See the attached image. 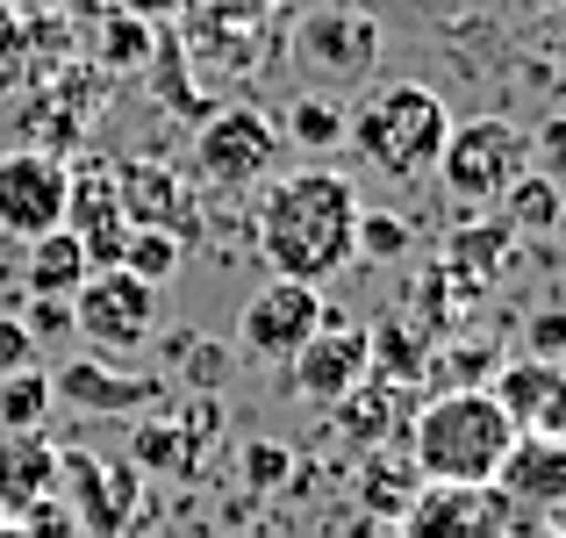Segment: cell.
<instances>
[{
	"label": "cell",
	"instance_id": "cell-35",
	"mask_svg": "<svg viewBox=\"0 0 566 538\" xmlns=\"http://www.w3.org/2000/svg\"><path fill=\"white\" fill-rule=\"evenodd\" d=\"M29 538H80V525H72V510H65V496H43V503H29L22 517H14Z\"/></svg>",
	"mask_w": 566,
	"mask_h": 538
},
{
	"label": "cell",
	"instance_id": "cell-42",
	"mask_svg": "<svg viewBox=\"0 0 566 538\" xmlns=\"http://www.w3.org/2000/svg\"><path fill=\"white\" fill-rule=\"evenodd\" d=\"M559 8H566V0H559Z\"/></svg>",
	"mask_w": 566,
	"mask_h": 538
},
{
	"label": "cell",
	"instance_id": "cell-27",
	"mask_svg": "<svg viewBox=\"0 0 566 538\" xmlns=\"http://www.w3.org/2000/svg\"><path fill=\"white\" fill-rule=\"evenodd\" d=\"M123 266L137 280H151V288H172V280H180V266H187V237H172V230H129Z\"/></svg>",
	"mask_w": 566,
	"mask_h": 538
},
{
	"label": "cell",
	"instance_id": "cell-29",
	"mask_svg": "<svg viewBox=\"0 0 566 538\" xmlns=\"http://www.w3.org/2000/svg\"><path fill=\"white\" fill-rule=\"evenodd\" d=\"M416 251V230L409 216H395V208H359V259L366 266H395Z\"/></svg>",
	"mask_w": 566,
	"mask_h": 538
},
{
	"label": "cell",
	"instance_id": "cell-7",
	"mask_svg": "<svg viewBox=\"0 0 566 538\" xmlns=\"http://www.w3.org/2000/svg\"><path fill=\"white\" fill-rule=\"evenodd\" d=\"M57 496H65L80 538H123L129 517L144 503V474L129 459H101V453H57Z\"/></svg>",
	"mask_w": 566,
	"mask_h": 538
},
{
	"label": "cell",
	"instance_id": "cell-13",
	"mask_svg": "<svg viewBox=\"0 0 566 538\" xmlns=\"http://www.w3.org/2000/svg\"><path fill=\"white\" fill-rule=\"evenodd\" d=\"M409 538H510V496L495 482L488 488H444L430 482V496L416 488V503L401 510Z\"/></svg>",
	"mask_w": 566,
	"mask_h": 538
},
{
	"label": "cell",
	"instance_id": "cell-8",
	"mask_svg": "<svg viewBox=\"0 0 566 538\" xmlns=\"http://www.w3.org/2000/svg\"><path fill=\"white\" fill-rule=\"evenodd\" d=\"M323 317H331L323 288H308V280H280V273H273L244 309H237V345H244L251 359H273V366H287V359L323 331Z\"/></svg>",
	"mask_w": 566,
	"mask_h": 538
},
{
	"label": "cell",
	"instance_id": "cell-19",
	"mask_svg": "<svg viewBox=\"0 0 566 538\" xmlns=\"http://www.w3.org/2000/svg\"><path fill=\"white\" fill-rule=\"evenodd\" d=\"M495 488L510 503H566V438H516L510 445V459H502V474H495Z\"/></svg>",
	"mask_w": 566,
	"mask_h": 538
},
{
	"label": "cell",
	"instance_id": "cell-37",
	"mask_svg": "<svg viewBox=\"0 0 566 538\" xmlns=\"http://www.w3.org/2000/svg\"><path fill=\"white\" fill-rule=\"evenodd\" d=\"M531 152L545 158L553 173H566V115H553V123H538V137H531Z\"/></svg>",
	"mask_w": 566,
	"mask_h": 538
},
{
	"label": "cell",
	"instance_id": "cell-20",
	"mask_svg": "<svg viewBox=\"0 0 566 538\" xmlns=\"http://www.w3.org/2000/svg\"><path fill=\"white\" fill-rule=\"evenodd\" d=\"M201 453H208V445H193L172 410H144V416H137V438H129V467H137V474L187 482V474L201 467Z\"/></svg>",
	"mask_w": 566,
	"mask_h": 538
},
{
	"label": "cell",
	"instance_id": "cell-12",
	"mask_svg": "<svg viewBox=\"0 0 566 538\" xmlns=\"http://www.w3.org/2000/svg\"><path fill=\"white\" fill-rule=\"evenodd\" d=\"M51 395L80 416H144V410H158L172 387L151 381V373H123V366H108V359H65V366L51 373Z\"/></svg>",
	"mask_w": 566,
	"mask_h": 538
},
{
	"label": "cell",
	"instance_id": "cell-10",
	"mask_svg": "<svg viewBox=\"0 0 566 538\" xmlns=\"http://www.w3.org/2000/svg\"><path fill=\"white\" fill-rule=\"evenodd\" d=\"M65 187H72V166L57 152H36V144H22V152H0V230L8 237H43L65 223Z\"/></svg>",
	"mask_w": 566,
	"mask_h": 538
},
{
	"label": "cell",
	"instance_id": "cell-5",
	"mask_svg": "<svg viewBox=\"0 0 566 538\" xmlns=\"http://www.w3.org/2000/svg\"><path fill=\"white\" fill-rule=\"evenodd\" d=\"M280 144L287 137H280V123L259 101H222V108H208L201 130H193V179H201V187H222V194H244L273 173Z\"/></svg>",
	"mask_w": 566,
	"mask_h": 538
},
{
	"label": "cell",
	"instance_id": "cell-26",
	"mask_svg": "<svg viewBox=\"0 0 566 538\" xmlns=\"http://www.w3.org/2000/svg\"><path fill=\"white\" fill-rule=\"evenodd\" d=\"M416 488H423V474H416L409 453H387V445H374V453H366V496H374V510L401 517V510L416 503Z\"/></svg>",
	"mask_w": 566,
	"mask_h": 538
},
{
	"label": "cell",
	"instance_id": "cell-41",
	"mask_svg": "<svg viewBox=\"0 0 566 538\" xmlns=\"http://www.w3.org/2000/svg\"><path fill=\"white\" fill-rule=\"evenodd\" d=\"M0 8H14V0H0Z\"/></svg>",
	"mask_w": 566,
	"mask_h": 538
},
{
	"label": "cell",
	"instance_id": "cell-30",
	"mask_svg": "<svg viewBox=\"0 0 566 538\" xmlns=\"http://www.w3.org/2000/svg\"><path fill=\"white\" fill-rule=\"evenodd\" d=\"M144 58H151V22L129 14V8H108L101 14V65L129 72V65H144Z\"/></svg>",
	"mask_w": 566,
	"mask_h": 538
},
{
	"label": "cell",
	"instance_id": "cell-23",
	"mask_svg": "<svg viewBox=\"0 0 566 538\" xmlns=\"http://www.w3.org/2000/svg\"><path fill=\"white\" fill-rule=\"evenodd\" d=\"M495 208H502V223H510L516 237H538V230H559V223H566V194H559V179H553V173H538V166L516 179V187L502 194Z\"/></svg>",
	"mask_w": 566,
	"mask_h": 538
},
{
	"label": "cell",
	"instance_id": "cell-1",
	"mask_svg": "<svg viewBox=\"0 0 566 538\" xmlns=\"http://www.w3.org/2000/svg\"><path fill=\"white\" fill-rule=\"evenodd\" d=\"M359 187L337 166H302L259 194L251 208V237H259L265 266L280 280H337L345 266H359Z\"/></svg>",
	"mask_w": 566,
	"mask_h": 538
},
{
	"label": "cell",
	"instance_id": "cell-6",
	"mask_svg": "<svg viewBox=\"0 0 566 538\" xmlns=\"http://www.w3.org/2000/svg\"><path fill=\"white\" fill-rule=\"evenodd\" d=\"M72 331L94 352H137L158 331V288L137 280L129 266H94L72 288Z\"/></svg>",
	"mask_w": 566,
	"mask_h": 538
},
{
	"label": "cell",
	"instance_id": "cell-40",
	"mask_svg": "<svg viewBox=\"0 0 566 538\" xmlns=\"http://www.w3.org/2000/svg\"><path fill=\"white\" fill-rule=\"evenodd\" d=\"M516 8H531V0H516Z\"/></svg>",
	"mask_w": 566,
	"mask_h": 538
},
{
	"label": "cell",
	"instance_id": "cell-11",
	"mask_svg": "<svg viewBox=\"0 0 566 538\" xmlns=\"http://www.w3.org/2000/svg\"><path fill=\"white\" fill-rule=\"evenodd\" d=\"M366 373H374V345H366V331L345 323V317H323V331L287 359V387L302 402H323V410H331L337 395H352Z\"/></svg>",
	"mask_w": 566,
	"mask_h": 538
},
{
	"label": "cell",
	"instance_id": "cell-33",
	"mask_svg": "<svg viewBox=\"0 0 566 538\" xmlns=\"http://www.w3.org/2000/svg\"><path fill=\"white\" fill-rule=\"evenodd\" d=\"M180 366H187V387H201V395H216L222 373H230V352L208 345V338H193V345H180Z\"/></svg>",
	"mask_w": 566,
	"mask_h": 538
},
{
	"label": "cell",
	"instance_id": "cell-38",
	"mask_svg": "<svg viewBox=\"0 0 566 538\" xmlns=\"http://www.w3.org/2000/svg\"><path fill=\"white\" fill-rule=\"evenodd\" d=\"M115 8L144 14V22H158V14H180V0H115Z\"/></svg>",
	"mask_w": 566,
	"mask_h": 538
},
{
	"label": "cell",
	"instance_id": "cell-36",
	"mask_svg": "<svg viewBox=\"0 0 566 538\" xmlns=\"http://www.w3.org/2000/svg\"><path fill=\"white\" fill-rule=\"evenodd\" d=\"M22 366H36V338L22 331V317H0V381Z\"/></svg>",
	"mask_w": 566,
	"mask_h": 538
},
{
	"label": "cell",
	"instance_id": "cell-9",
	"mask_svg": "<svg viewBox=\"0 0 566 538\" xmlns=\"http://www.w3.org/2000/svg\"><path fill=\"white\" fill-rule=\"evenodd\" d=\"M294 58L323 86H359L380 65V22L366 8H308L294 22Z\"/></svg>",
	"mask_w": 566,
	"mask_h": 538
},
{
	"label": "cell",
	"instance_id": "cell-3",
	"mask_svg": "<svg viewBox=\"0 0 566 538\" xmlns=\"http://www.w3.org/2000/svg\"><path fill=\"white\" fill-rule=\"evenodd\" d=\"M452 108L430 80H387L359 101V115L345 123V137L359 144V158L387 179H423L444 152Z\"/></svg>",
	"mask_w": 566,
	"mask_h": 538
},
{
	"label": "cell",
	"instance_id": "cell-16",
	"mask_svg": "<svg viewBox=\"0 0 566 538\" xmlns=\"http://www.w3.org/2000/svg\"><path fill=\"white\" fill-rule=\"evenodd\" d=\"M409 416H416V387L387 381V373H366L352 395H337V402H331L337 438H352L359 453H374V445H401Z\"/></svg>",
	"mask_w": 566,
	"mask_h": 538
},
{
	"label": "cell",
	"instance_id": "cell-34",
	"mask_svg": "<svg viewBox=\"0 0 566 538\" xmlns=\"http://www.w3.org/2000/svg\"><path fill=\"white\" fill-rule=\"evenodd\" d=\"M524 345H531V359L566 366V309H538V317L524 323Z\"/></svg>",
	"mask_w": 566,
	"mask_h": 538
},
{
	"label": "cell",
	"instance_id": "cell-32",
	"mask_svg": "<svg viewBox=\"0 0 566 538\" xmlns=\"http://www.w3.org/2000/svg\"><path fill=\"white\" fill-rule=\"evenodd\" d=\"M22 331L36 338V345H57V338H72V302H65V294H29Z\"/></svg>",
	"mask_w": 566,
	"mask_h": 538
},
{
	"label": "cell",
	"instance_id": "cell-31",
	"mask_svg": "<svg viewBox=\"0 0 566 538\" xmlns=\"http://www.w3.org/2000/svg\"><path fill=\"white\" fill-rule=\"evenodd\" d=\"M287 474H294V445L287 438H251L244 445V482L259 488V496H265V488H280Z\"/></svg>",
	"mask_w": 566,
	"mask_h": 538
},
{
	"label": "cell",
	"instance_id": "cell-15",
	"mask_svg": "<svg viewBox=\"0 0 566 538\" xmlns=\"http://www.w3.org/2000/svg\"><path fill=\"white\" fill-rule=\"evenodd\" d=\"M65 230L86 245V266H123L129 245V216L115 201V173L108 166H80L65 187Z\"/></svg>",
	"mask_w": 566,
	"mask_h": 538
},
{
	"label": "cell",
	"instance_id": "cell-25",
	"mask_svg": "<svg viewBox=\"0 0 566 538\" xmlns=\"http://www.w3.org/2000/svg\"><path fill=\"white\" fill-rule=\"evenodd\" d=\"M51 410H57V395H51V373L43 366H22L0 381V431H43Z\"/></svg>",
	"mask_w": 566,
	"mask_h": 538
},
{
	"label": "cell",
	"instance_id": "cell-17",
	"mask_svg": "<svg viewBox=\"0 0 566 538\" xmlns=\"http://www.w3.org/2000/svg\"><path fill=\"white\" fill-rule=\"evenodd\" d=\"M57 496V445L43 431H0V517Z\"/></svg>",
	"mask_w": 566,
	"mask_h": 538
},
{
	"label": "cell",
	"instance_id": "cell-39",
	"mask_svg": "<svg viewBox=\"0 0 566 538\" xmlns=\"http://www.w3.org/2000/svg\"><path fill=\"white\" fill-rule=\"evenodd\" d=\"M0 538H29L22 525H14V517H0Z\"/></svg>",
	"mask_w": 566,
	"mask_h": 538
},
{
	"label": "cell",
	"instance_id": "cell-22",
	"mask_svg": "<svg viewBox=\"0 0 566 538\" xmlns=\"http://www.w3.org/2000/svg\"><path fill=\"white\" fill-rule=\"evenodd\" d=\"M559 373H566V366H553V359H516V366H502V373H495V387H488V395L510 410V424H516V431H538V424H545V410H553Z\"/></svg>",
	"mask_w": 566,
	"mask_h": 538
},
{
	"label": "cell",
	"instance_id": "cell-14",
	"mask_svg": "<svg viewBox=\"0 0 566 538\" xmlns=\"http://www.w3.org/2000/svg\"><path fill=\"white\" fill-rule=\"evenodd\" d=\"M115 201H123L129 230H172V237H193V194L187 179L166 166V158H115Z\"/></svg>",
	"mask_w": 566,
	"mask_h": 538
},
{
	"label": "cell",
	"instance_id": "cell-21",
	"mask_svg": "<svg viewBox=\"0 0 566 538\" xmlns=\"http://www.w3.org/2000/svg\"><path fill=\"white\" fill-rule=\"evenodd\" d=\"M94 273L86 266V245L57 223V230H43V237H29V259H22V280H29V294H65L72 302V288Z\"/></svg>",
	"mask_w": 566,
	"mask_h": 538
},
{
	"label": "cell",
	"instance_id": "cell-18",
	"mask_svg": "<svg viewBox=\"0 0 566 538\" xmlns=\"http://www.w3.org/2000/svg\"><path fill=\"white\" fill-rule=\"evenodd\" d=\"M516 259V230L502 216H467L452 237H444V266L438 273H452L459 288H488V280H502V266Z\"/></svg>",
	"mask_w": 566,
	"mask_h": 538
},
{
	"label": "cell",
	"instance_id": "cell-4",
	"mask_svg": "<svg viewBox=\"0 0 566 538\" xmlns=\"http://www.w3.org/2000/svg\"><path fill=\"white\" fill-rule=\"evenodd\" d=\"M531 166H538V152H531L524 123H510V115H473V123L444 130V152H438V166H430V179H438L452 201L481 208V201H502Z\"/></svg>",
	"mask_w": 566,
	"mask_h": 538
},
{
	"label": "cell",
	"instance_id": "cell-24",
	"mask_svg": "<svg viewBox=\"0 0 566 538\" xmlns=\"http://www.w3.org/2000/svg\"><path fill=\"white\" fill-rule=\"evenodd\" d=\"M345 101L337 94H323V86H308V94H294V108H287V123H280V137H294L308 158H323V152H337L345 144Z\"/></svg>",
	"mask_w": 566,
	"mask_h": 538
},
{
	"label": "cell",
	"instance_id": "cell-28",
	"mask_svg": "<svg viewBox=\"0 0 566 538\" xmlns=\"http://www.w3.org/2000/svg\"><path fill=\"white\" fill-rule=\"evenodd\" d=\"M366 345H374V373H387V381H401V387H416L423 381V366H430V345H416L409 338V323H374L366 331Z\"/></svg>",
	"mask_w": 566,
	"mask_h": 538
},
{
	"label": "cell",
	"instance_id": "cell-2",
	"mask_svg": "<svg viewBox=\"0 0 566 538\" xmlns=\"http://www.w3.org/2000/svg\"><path fill=\"white\" fill-rule=\"evenodd\" d=\"M524 431L510 424L488 387H444V395L416 402L409 431H401V453L416 459L423 482H444V488H488L510 459V445Z\"/></svg>",
	"mask_w": 566,
	"mask_h": 538
}]
</instances>
